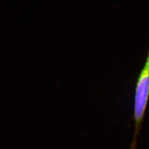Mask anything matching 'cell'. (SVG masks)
<instances>
[{
	"instance_id": "cell-1",
	"label": "cell",
	"mask_w": 149,
	"mask_h": 149,
	"mask_svg": "<svg viewBox=\"0 0 149 149\" xmlns=\"http://www.w3.org/2000/svg\"><path fill=\"white\" fill-rule=\"evenodd\" d=\"M149 100V48L143 69L136 81L134 103V133L130 149L137 148L138 138L141 131Z\"/></svg>"
}]
</instances>
